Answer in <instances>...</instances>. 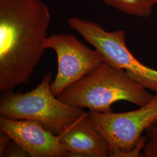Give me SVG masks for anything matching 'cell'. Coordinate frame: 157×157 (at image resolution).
I'll return each mask as SVG.
<instances>
[{
	"label": "cell",
	"instance_id": "6da1fadb",
	"mask_svg": "<svg viewBox=\"0 0 157 157\" xmlns=\"http://www.w3.org/2000/svg\"><path fill=\"white\" fill-rule=\"evenodd\" d=\"M51 22L42 0H0V91L28 84L45 50Z\"/></svg>",
	"mask_w": 157,
	"mask_h": 157
},
{
	"label": "cell",
	"instance_id": "7a4b0ae2",
	"mask_svg": "<svg viewBox=\"0 0 157 157\" xmlns=\"http://www.w3.org/2000/svg\"><path fill=\"white\" fill-rule=\"evenodd\" d=\"M154 96L124 70L104 61L92 72L69 86L57 98L75 107L108 113L112 112L111 106L117 101L142 107Z\"/></svg>",
	"mask_w": 157,
	"mask_h": 157
},
{
	"label": "cell",
	"instance_id": "3957f363",
	"mask_svg": "<svg viewBox=\"0 0 157 157\" xmlns=\"http://www.w3.org/2000/svg\"><path fill=\"white\" fill-rule=\"evenodd\" d=\"M52 78V72H49L30 91L2 94L1 117L37 121L57 136L65 133L86 112L83 108L69 105L54 95L50 89Z\"/></svg>",
	"mask_w": 157,
	"mask_h": 157
},
{
	"label": "cell",
	"instance_id": "277c9868",
	"mask_svg": "<svg viewBox=\"0 0 157 157\" xmlns=\"http://www.w3.org/2000/svg\"><path fill=\"white\" fill-rule=\"evenodd\" d=\"M87 117L107 142L109 157H143L147 139L142 136L157 120V93L146 105L132 111L87 112Z\"/></svg>",
	"mask_w": 157,
	"mask_h": 157
},
{
	"label": "cell",
	"instance_id": "5b68a950",
	"mask_svg": "<svg viewBox=\"0 0 157 157\" xmlns=\"http://www.w3.org/2000/svg\"><path fill=\"white\" fill-rule=\"evenodd\" d=\"M44 47L55 51L57 56V73L50 84L51 91L56 97L105 61L100 52L91 50L71 34L51 36L45 40Z\"/></svg>",
	"mask_w": 157,
	"mask_h": 157
},
{
	"label": "cell",
	"instance_id": "8992f818",
	"mask_svg": "<svg viewBox=\"0 0 157 157\" xmlns=\"http://www.w3.org/2000/svg\"><path fill=\"white\" fill-rule=\"evenodd\" d=\"M0 130L21 146L32 157H68L61 135L48 131L37 121L0 117Z\"/></svg>",
	"mask_w": 157,
	"mask_h": 157
},
{
	"label": "cell",
	"instance_id": "52a82bcc",
	"mask_svg": "<svg viewBox=\"0 0 157 157\" xmlns=\"http://www.w3.org/2000/svg\"><path fill=\"white\" fill-rule=\"evenodd\" d=\"M60 141L69 152L68 157H109L107 142L91 123L87 112L61 135Z\"/></svg>",
	"mask_w": 157,
	"mask_h": 157
},
{
	"label": "cell",
	"instance_id": "ba28073f",
	"mask_svg": "<svg viewBox=\"0 0 157 157\" xmlns=\"http://www.w3.org/2000/svg\"><path fill=\"white\" fill-rule=\"evenodd\" d=\"M124 13L141 17L151 15L153 8L156 6L155 0H101Z\"/></svg>",
	"mask_w": 157,
	"mask_h": 157
},
{
	"label": "cell",
	"instance_id": "9c48e42d",
	"mask_svg": "<svg viewBox=\"0 0 157 157\" xmlns=\"http://www.w3.org/2000/svg\"><path fill=\"white\" fill-rule=\"evenodd\" d=\"M2 157H30V155L21 146L17 144L14 141L12 140Z\"/></svg>",
	"mask_w": 157,
	"mask_h": 157
},
{
	"label": "cell",
	"instance_id": "30bf717a",
	"mask_svg": "<svg viewBox=\"0 0 157 157\" xmlns=\"http://www.w3.org/2000/svg\"><path fill=\"white\" fill-rule=\"evenodd\" d=\"M143 157H157V139H149L143 149Z\"/></svg>",
	"mask_w": 157,
	"mask_h": 157
},
{
	"label": "cell",
	"instance_id": "8fae6325",
	"mask_svg": "<svg viewBox=\"0 0 157 157\" xmlns=\"http://www.w3.org/2000/svg\"><path fill=\"white\" fill-rule=\"evenodd\" d=\"M12 140L11 138L3 131L0 132V157H2L6 148Z\"/></svg>",
	"mask_w": 157,
	"mask_h": 157
},
{
	"label": "cell",
	"instance_id": "7c38bea8",
	"mask_svg": "<svg viewBox=\"0 0 157 157\" xmlns=\"http://www.w3.org/2000/svg\"><path fill=\"white\" fill-rule=\"evenodd\" d=\"M146 132L149 139H157V120L147 129Z\"/></svg>",
	"mask_w": 157,
	"mask_h": 157
},
{
	"label": "cell",
	"instance_id": "4fadbf2b",
	"mask_svg": "<svg viewBox=\"0 0 157 157\" xmlns=\"http://www.w3.org/2000/svg\"><path fill=\"white\" fill-rule=\"evenodd\" d=\"M155 2H156V6H157V0H155Z\"/></svg>",
	"mask_w": 157,
	"mask_h": 157
}]
</instances>
